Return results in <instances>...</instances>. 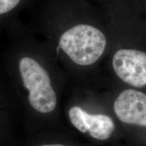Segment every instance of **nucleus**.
<instances>
[{"label":"nucleus","instance_id":"1","mask_svg":"<svg viewBox=\"0 0 146 146\" xmlns=\"http://www.w3.org/2000/svg\"><path fill=\"white\" fill-rule=\"evenodd\" d=\"M47 13V43H54L73 63L89 66L96 62L107 45L105 35L97 27L78 21L75 1L54 0Z\"/></svg>","mask_w":146,"mask_h":146},{"label":"nucleus","instance_id":"2","mask_svg":"<svg viewBox=\"0 0 146 146\" xmlns=\"http://www.w3.org/2000/svg\"><path fill=\"white\" fill-rule=\"evenodd\" d=\"M18 68L24 87L29 91L31 106L39 112H52L56 106L57 97L47 70L30 56L20 59Z\"/></svg>","mask_w":146,"mask_h":146},{"label":"nucleus","instance_id":"3","mask_svg":"<svg viewBox=\"0 0 146 146\" xmlns=\"http://www.w3.org/2000/svg\"><path fill=\"white\" fill-rule=\"evenodd\" d=\"M112 67L122 81L132 86L146 85V53L132 49H121L115 53Z\"/></svg>","mask_w":146,"mask_h":146},{"label":"nucleus","instance_id":"4","mask_svg":"<svg viewBox=\"0 0 146 146\" xmlns=\"http://www.w3.org/2000/svg\"><path fill=\"white\" fill-rule=\"evenodd\" d=\"M114 110L120 121L146 127V95L141 91H123L115 100Z\"/></svg>","mask_w":146,"mask_h":146},{"label":"nucleus","instance_id":"5","mask_svg":"<svg viewBox=\"0 0 146 146\" xmlns=\"http://www.w3.org/2000/svg\"><path fill=\"white\" fill-rule=\"evenodd\" d=\"M85 127L90 135L98 140L108 139L114 130V125L109 116L104 114H89L85 112Z\"/></svg>","mask_w":146,"mask_h":146},{"label":"nucleus","instance_id":"6","mask_svg":"<svg viewBox=\"0 0 146 146\" xmlns=\"http://www.w3.org/2000/svg\"><path fill=\"white\" fill-rule=\"evenodd\" d=\"M85 111L78 106L71 108L68 112L69 118L72 125L82 133L87 132L85 123Z\"/></svg>","mask_w":146,"mask_h":146},{"label":"nucleus","instance_id":"7","mask_svg":"<svg viewBox=\"0 0 146 146\" xmlns=\"http://www.w3.org/2000/svg\"><path fill=\"white\" fill-rule=\"evenodd\" d=\"M41 146H66V145H60V144H52V145H43Z\"/></svg>","mask_w":146,"mask_h":146}]
</instances>
